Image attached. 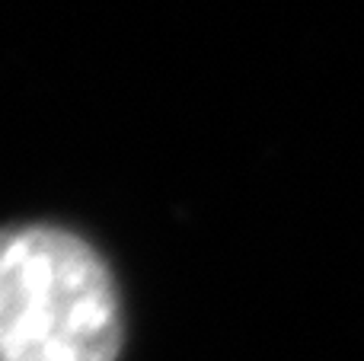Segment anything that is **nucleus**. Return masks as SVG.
Wrapping results in <instances>:
<instances>
[{"label":"nucleus","mask_w":364,"mask_h":361,"mask_svg":"<svg viewBox=\"0 0 364 361\" xmlns=\"http://www.w3.org/2000/svg\"><path fill=\"white\" fill-rule=\"evenodd\" d=\"M119 349V291L102 256L64 227H0V361H115Z\"/></svg>","instance_id":"obj_1"}]
</instances>
